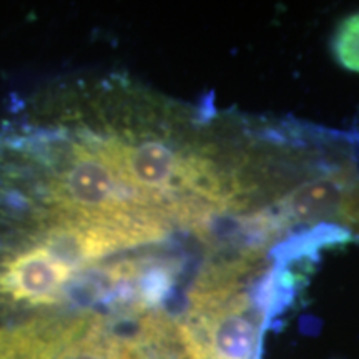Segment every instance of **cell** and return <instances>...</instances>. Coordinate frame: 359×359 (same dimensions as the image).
Instances as JSON below:
<instances>
[{
    "instance_id": "cell-5",
    "label": "cell",
    "mask_w": 359,
    "mask_h": 359,
    "mask_svg": "<svg viewBox=\"0 0 359 359\" xmlns=\"http://www.w3.org/2000/svg\"><path fill=\"white\" fill-rule=\"evenodd\" d=\"M333 52L344 69L359 74V12L339 24L333 39Z\"/></svg>"
},
{
    "instance_id": "cell-2",
    "label": "cell",
    "mask_w": 359,
    "mask_h": 359,
    "mask_svg": "<svg viewBox=\"0 0 359 359\" xmlns=\"http://www.w3.org/2000/svg\"><path fill=\"white\" fill-rule=\"evenodd\" d=\"M118 330L116 359H188L177 320L160 309L111 313Z\"/></svg>"
},
{
    "instance_id": "cell-3",
    "label": "cell",
    "mask_w": 359,
    "mask_h": 359,
    "mask_svg": "<svg viewBox=\"0 0 359 359\" xmlns=\"http://www.w3.org/2000/svg\"><path fill=\"white\" fill-rule=\"evenodd\" d=\"M79 311L0 326V359H55Z\"/></svg>"
},
{
    "instance_id": "cell-1",
    "label": "cell",
    "mask_w": 359,
    "mask_h": 359,
    "mask_svg": "<svg viewBox=\"0 0 359 359\" xmlns=\"http://www.w3.org/2000/svg\"><path fill=\"white\" fill-rule=\"evenodd\" d=\"M258 253L206 264L188 293L187 311L177 326L188 359H259L269 311L283 304L285 283L268 278L258 298L246 291L257 271Z\"/></svg>"
},
{
    "instance_id": "cell-4",
    "label": "cell",
    "mask_w": 359,
    "mask_h": 359,
    "mask_svg": "<svg viewBox=\"0 0 359 359\" xmlns=\"http://www.w3.org/2000/svg\"><path fill=\"white\" fill-rule=\"evenodd\" d=\"M118 330L111 313L79 309L55 359H116Z\"/></svg>"
}]
</instances>
